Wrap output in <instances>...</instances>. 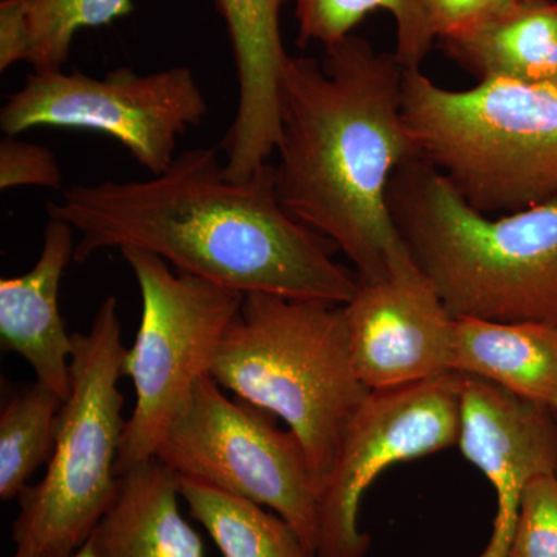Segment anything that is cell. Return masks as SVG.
<instances>
[{
	"label": "cell",
	"mask_w": 557,
	"mask_h": 557,
	"mask_svg": "<svg viewBox=\"0 0 557 557\" xmlns=\"http://www.w3.org/2000/svg\"><path fill=\"white\" fill-rule=\"evenodd\" d=\"M47 214L79 234L75 262L101 249L139 248L242 295L333 306L359 287L357 271L333 259L336 248L282 207L273 164L237 182L207 146L183 150L149 180L70 186Z\"/></svg>",
	"instance_id": "1"
},
{
	"label": "cell",
	"mask_w": 557,
	"mask_h": 557,
	"mask_svg": "<svg viewBox=\"0 0 557 557\" xmlns=\"http://www.w3.org/2000/svg\"><path fill=\"white\" fill-rule=\"evenodd\" d=\"M405 67L361 36L289 58L282 79L274 189L293 218L354 263L359 281L386 277L410 256L388 188L418 149L403 108Z\"/></svg>",
	"instance_id": "2"
},
{
	"label": "cell",
	"mask_w": 557,
	"mask_h": 557,
	"mask_svg": "<svg viewBox=\"0 0 557 557\" xmlns=\"http://www.w3.org/2000/svg\"><path fill=\"white\" fill-rule=\"evenodd\" d=\"M388 208L454 318L557 327V197L490 218L417 157L392 180Z\"/></svg>",
	"instance_id": "3"
},
{
	"label": "cell",
	"mask_w": 557,
	"mask_h": 557,
	"mask_svg": "<svg viewBox=\"0 0 557 557\" xmlns=\"http://www.w3.org/2000/svg\"><path fill=\"white\" fill-rule=\"evenodd\" d=\"M211 379L287 424L319 494L348 423L372 392L351 364L343 306L265 293L245 295Z\"/></svg>",
	"instance_id": "4"
},
{
	"label": "cell",
	"mask_w": 557,
	"mask_h": 557,
	"mask_svg": "<svg viewBox=\"0 0 557 557\" xmlns=\"http://www.w3.org/2000/svg\"><path fill=\"white\" fill-rule=\"evenodd\" d=\"M403 108L418 156L480 214L556 199L557 87L485 79L449 90L405 69Z\"/></svg>",
	"instance_id": "5"
},
{
	"label": "cell",
	"mask_w": 557,
	"mask_h": 557,
	"mask_svg": "<svg viewBox=\"0 0 557 557\" xmlns=\"http://www.w3.org/2000/svg\"><path fill=\"white\" fill-rule=\"evenodd\" d=\"M72 388L58 418L47 472L17 497L13 557H65L89 541L116 487L127 420L119 383L127 347L119 299L102 300L86 333H73Z\"/></svg>",
	"instance_id": "6"
},
{
	"label": "cell",
	"mask_w": 557,
	"mask_h": 557,
	"mask_svg": "<svg viewBox=\"0 0 557 557\" xmlns=\"http://www.w3.org/2000/svg\"><path fill=\"white\" fill-rule=\"evenodd\" d=\"M137 278L141 321L127 348L124 376L134 383V412L121 443L116 474L156 457L171 421L196 384L211 376L223 336L245 295L172 271L159 256L120 249Z\"/></svg>",
	"instance_id": "7"
},
{
	"label": "cell",
	"mask_w": 557,
	"mask_h": 557,
	"mask_svg": "<svg viewBox=\"0 0 557 557\" xmlns=\"http://www.w3.org/2000/svg\"><path fill=\"white\" fill-rule=\"evenodd\" d=\"M156 457L183 478L269 507L314 556L319 490L298 438L276 417L231 399L211 376L196 384Z\"/></svg>",
	"instance_id": "8"
},
{
	"label": "cell",
	"mask_w": 557,
	"mask_h": 557,
	"mask_svg": "<svg viewBox=\"0 0 557 557\" xmlns=\"http://www.w3.org/2000/svg\"><path fill=\"white\" fill-rule=\"evenodd\" d=\"M208 112L207 97L186 65L146 75L120 67L102 78L35 70L7 98L0 129L10 137L36 127L97 132L159 175L174 163L180 137L200 126Z\"/></svg>",
	"instance_id": "9"
},
{
	"label": "cell",
	"mask_w": 557,
	"mask_h": 557,
	"mask_svg": "<svg viewBox=\"0 0 557 557\" xmlns=\"http://www.w3.org/2000/svg\"><path fill=\"white\" fill-rule=\"evenodd\" d=\"M461 384L463 375L453 372L370 392L348 423L319 494L314 557L369 556L372 537L359 528L362 496L388 467L457 445Z\"/></svg>",
	"instance_id": "10"
},
{
	"label": "cell",
	"mask_w": 557,
	"mask_h": 557,
	"mask_svg": "<svg viewBox=\"0 0 557 557\" xmlns=\"http://www.w3.org/2000/svg\"><path fill=\"white\" fill-rule=\"evenodd\" d=\"M343 311L351 364L369 391L453 373L456 318L412 255L380 281H359Z\"/></svg>",
	"instance_id": "11"
},
{
	"label": "cell",
	"mask_w": 557,
	"mask_h": 557,
	"mask_svg": "<svg viewBox=\"0 0 557 557\" xmlns=\"http://www.w3.org/2000/svg\"><path fill=\"white\" fill-rule=\"evenodd\" d=\"M457 446L496 491L493 537L480 557H507L527 483L557 474V413L463 375Z\"/></svg>",
	"instance_id": "12"
},
{
	"label": "cell",
	"mask_w": 557,
	"mask_h": 557,
	"mask_svg": "<svg viewBox=\"0 0 557 557\" xmlns=\"http://www.w3.org/2000/svg\"><path fill=\"white\" fill-rule=\"evenodd\" d=\"M288 0H214L225 21L237 75V109L220 150L226 177L245 182L274 156L282 79L289 61L281 14Z\"/></svg>",
	"instance_id": "13"
},
{
	"label": "cell",
	"mask_w": 557,
	"mask_h": 557,
	"mask_svg": "<svg viewBox=\"0 0 557 557\" xmlns=\"http://www.w3.org/2000/svg\"><path fill=\"white\" fill-rule=\"evenodd\" d=\"M75 231L49 219L35 267L21 276L0 281V341L20 355L36 373V381L67 399L72 388L73 335L60 310L62 276L75 260Z\"/></svg>",
	"instance_id": "14"
},
{
	"label": "cell",
	"mask_w": 557,
	"mask_h": 557,
	"mask_svg": "<svg viewBox=\"0 0 557 557\" xmlns=\"http://www.w3.org/2000/svg\"><path fill=\"white\" fill-rule=\"evenodd\" d=\"M178 474L153 457L119 475L115 497L90 541L100 557H207L180 511Z\"/></svg>",
	"instance_id": "15"
},
{
	"label": "cell",
	"mask_w": 557,
	"mask_h": 557,
	"mask_svg": "<svg viewBox=\"0 0 557 557\" xmlns=\"http://www.w3.org/2000/svg\"><path fill=\"white\" fill-rule=\"evenodd\" d=\"M453 372L557 413V327L456 318Z\"/></svg>",
	"instance_id": "16"
},
{
	"label": "cell",
	"mask_w": 557,
	"mask_h": 557,
	"mask_svg": "<svg viewBox=\"0 0 557 557\" xmlns=\"http://www.w3.org/2000/svg\"><path fill=\"white\" fill-rule=\"evenodd\" d=\"M442 42L479 81L557 87V0H516L478 27Z\"/></svg>",
	"instance_id": "17"
},
{
	"label": "cell",
	"mask_w": 557,
	"mask_h": 557,
	"mask_svg": "<svg viewBox=\"0 0 557 557\" xmlns=\"http://www.w3.org/2000/svg\"><path fill=\"white\" fill-rule=\"evenodd\" d=\"M189 516L223 557H314L287 520L248 498L178 475Z\"/></svg>",
	"instance_id": "18"
},
{
	"label": "cell",
	"mask_w": 557,
	"mask_h": 557,
	"mask_svg": "<svg viewBox=\"0 0 557 557\" xmlns=\"http://www.w3.org/2000/svg\"><path fill=\"white\" fill-rule=\"evenodd\" d=\"M299 47L332 46L347 38L368 14L384 10L397 25L395 58L405 69H420L434 46L426 0H293Z\"/></svg>",
	"instance_id": "19"
},
{
	"label": "cell",
	"mask_w": 557,
	"mask_h": 557,
	"mask_svg": "<svg viewBox=\"0 0 557 557\" xmlns=\"http://www.w3.org/2000/svg\"><path fill=\"white\" fill-rule=\"evenodd\" d=\"M64 405L57 392L36 381L17 392L0 413V498L20 497L28 479L49 465Z\"/></svg>",
	"instance_id": "20"
},
{
	"label": "cell",
	"mask_w": 557,
	"mask_h": 557,
	"mask_svg": "<svg viewBox=\"0 0 557 557\" xmlns=\"http://www.w3.org/2000/svg\"><path fill=\"white\" fill-rule=\"evenodd\" d=\"M30 30L28 64L62 70L73 39L84 28L110 25L134 11L132 0H24Z\"/></svg>",
	"instance_id": "21"
},
{
	"label": "cell",
	"mask_w": 557,
	"mask_h": 557,
	"mask_svg": "<svg viewBox=\"0 0 557 557\" xmlns=\"http://www.w3.org/2000/svg\"><path fill=\"white\" fill-rule=\"evenodd\" d=\"M507 557H557L556 472L527 483Z\"/></svg>",
	"instance_id": "22"
},
{
	"label": "cell",
	"mask_w": 557,
	"mask_h": 557,
	"mask_svg": "<svg viewBox=\"0 0 557 557\" xmlns=\"http://www.w3.org/2000/svg\"><path fill=\"white\" fill-rule=\"evenodd\" d=\"M62 172L57 157L44 146L5 135L0 141V189L38 186L60 188Z\"/></svg>",
	"instance_id": "23"
},
{
	"label": "cell",
	"mask_w": 557,
	"mask_h": 557,
	"mask_svg": "<svg viewBox=\"0 0 557 557\" xmlns=\"http://www.w3.org/2000/svg\"><path fill=\"white\" fill-rule=\"evenodd\" d=\"M516 0H426L435 38L443 40L471 30L507 10Z\"/></svg>",
	"instance_id": "24"
},
{
	"label": "cell",
	"mask_w": 557,
	"mask_h": 557,
	"mask_svg": "<svg viewBox=\"0 0 557 557\" xmlns=\"http://www.w3.org/2000/svg\"><path fill=\"white\" fill-rule=\"evenodd\" d=\"M30 30L24 0L0 2V72L17 62H28Z\"/></svg>",
	"instance_id": "25"
},
{
	"label": "cell",
	"mask_w": 557,
	"mask_h": 557,
	"mask_svg": "<svg viewBox=\"0 0 557 557\" xmlns=\"http://www.w3.org/2000/svg\"><path fill=\"white\" fill-rule=\"evenodd\" d=\"M65 557H100L98 556V553L95 552L94 544H91V541L86 542V544L83 545V547H79L76 549L75 553H72V555L65 556Z\"/></svg>",
	"instance_id": "26"
}]
</instances>
